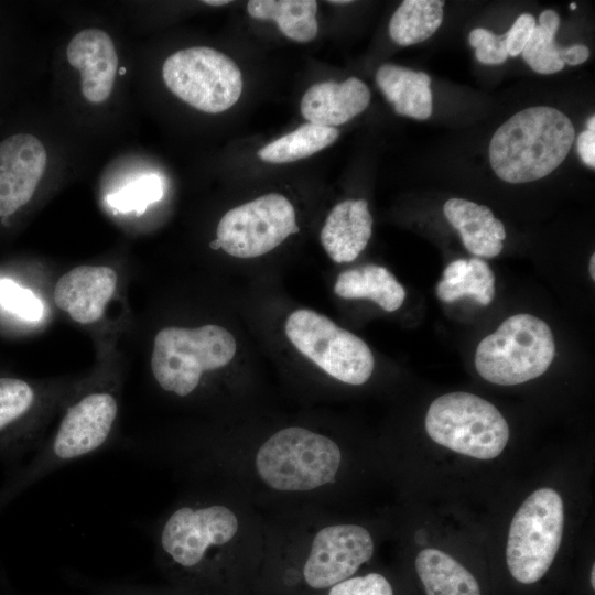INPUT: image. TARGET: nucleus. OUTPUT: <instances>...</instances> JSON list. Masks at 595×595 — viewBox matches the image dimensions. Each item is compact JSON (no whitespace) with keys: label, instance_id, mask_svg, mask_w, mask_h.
I'll use <instances>...</instances> for the list:
<instances>
[{"label":"nucleus","instance_id":"18","mask_svg":"<svg viewBox=\"0 0 595 595\" xmlns=\"http://www.w3.org/2000/svg\"><path fill=\"white\" fill-rule=\"evenodd\" d=\"M372 217L365 199H346L333 207L321 231V242L335 262H350L366 248Z\"/></svg>","mask_w":595,"mask_h":595},{"label":"nucleus","instance_id":"19","mask_svg":"<svg viewBox=\"0 0 595 595\" xmlns=\"http://www.w3.org/2000/svg\"><path fill=\"white\" fill-rule=\"evenodd\" d=\"M443 213L469 252L485 258H494L501 252L505 226L487 206L464 198H450Z\"/></svg>","mask_w":595,"mask_h":595},{"label":"nucleus","instance_id":"17","mask_svg":"<svg viewBox=\"0 0 595 595\" xmlns=\"http://www.w3.org/2000/svg\"><path fill=\"white\" fill-rule=\"evenodd\" d=\"M370 90L357 77L312 85L301 99V113L311 123L336 127L361 113L369 105Z\"/></svg>","mask_w":595,"mask_h":595},{"label":"nucleus","instance_id":"31","mask_svg":"<svg viewBox=\"0 0 595 595\" xmlns=\"http://www.w3.org/2000/svg\"><path fill=\"white\" fill-rule=\"evenodd\" d=\"M325 592L326 595H393L391 584L379 573L351 576Z\"/></svg>","mask_w":595,"mask_h":595},{"label":"nucleus","instance_id":"24","mask_svg":"<svg viewBox=\"0 0 595 595\" xmlns=\"http://www.w3.org/2000/svg\"><path fill=\"white\" fill-rule=\"evenodd\" d=\"M444 1L405 0L392 14L389 34L399 45H412L428 40L443 21Z\"/></svg>","mask_w":595,"mask_h":595},{"label":"nucleus","instance_id":"32","mask_svg":"<svg viewBox=\"0 0 595 595\" xmlns=\"http://www.w3.org/2000/svg\"><path fill=\"white\" fill-rule=\"evenodd\" d=\"M468 42L475 48L476 58L483 64H502L509 57L505 35H495L489 30L477 28L469 33Z\"/></svg>","mask_w":595,"mask_h":595},{"label":"nucleus","instance_id":"44","mask_svg":"<svg viewBox=\"0 0 595 595\" xmlns=\"http://www.w3.org/2000/svg\"><path fill=\"white\" fill-rule=\"evenodd\" d=\"M570 8H571L572 10H574V9H576V4L573 2V3L570 4Z\"/></svg>","mask_w":595,"mask_h":595},{"label":"nucleus","instance_id":"34","mask_svg":"<svg viewBox=\"0 0 595 595\" xmlns=\"http://www.w3.org/2000/svg\"><path fill=\"white\" fill-rule=\"evenodd\" d=\"M577 152L581 160L589 167H595V132L585 130L577 138Z\"/></svg>","mask_w":595,"mask_h":595},{"label":"nucleus","instance_id":"16","mask_svg":"<svg viewBox=\"0 0 595 595\" xmlns=\"http://www.w3.org/2000/svg\"><path fill=\"white\" fill-rule=\"evenodd\" d=\"M117 280V273L109 267H76L58 279L54 289L55 304L77 323H94L102 316Z\"/></svg>","mask_w":595,"mask_h":595},{"label":"nucleus","instance_id":"43","mask_svg":"<svg viewBox=\"0 0 595 595\" xmlns=\"http://www.w3.org/2000/svg\"><path fill=\"white\" fill-rule=\"evenodd\" d=\"M328 2L333 3V4H345V3H350L351 1H349V0H345V1L344 0H339V1L334 0V1H328Z\"/></svg>","mask_w":595,"mask_h":595},{"label":"nucleus","instance_id":"7","mask_svg":"<svg viewBox=\"0 0 595 595\" xmlns=\"http://www.w3.org/2000/svg\"><path fill=\"white\" fill-rule=\"evenodd\" d=\"M424 425L435 443L478 459L497 457L509 440V426L500 411L469 392L436 398L428 409Z\"/></svg>","mask_w":595,"mask_h":595},{"label":"nucleus","instance_id":"5","mask_svg":"<svg viewBox=\"0 0 595 595\" xmlns=\"http://www.w3.org/2000/svg\"><path fill=\"white\" fill-rule=\"evenodd\" d=\"M236 347L230 332L218 325L165 327L154 338L152 374L164 391L185 398L197 389L205 371L229 364Z\"/></svg>","mask_w":595,"mask_h":595},{"label":"nucleus","instance_id":"23","mask_svg":"<svg viewBox=\"0 0 595 595\" xmlns=\"http://www.w3.org/2000/svg\"><path fill=\"white\" fill-rule=\"evenodd\" d=\"M247 11L255 19L275 21L292 41L306 43L317 35V2L314 0H250Z\"/></svg>","mask_w":595,"mask_h":595},{"label":"nucleus","instance_id":"33","mask_svg":"<svg viewBox=\"0 0 595 595\" xmlns=\"http://www.w3.org/2000/svg\"><path fill=\"white\" fill-rule=\"evenodd\" d=\"M536 25L532 14L523 13L518 17L509 31L504 34L508 56L516 57L521 54Z\"/></svg>","mask_w":595,"mask_h":595},{"label":"nucleus","instance_id":"28","mask_svg":"<svg viewBox=\"0 0 595 595\" xmlns=\"http://www.w3.org/2000/svg\"><path fill=\"white\" fill-rule=\"evenodd\" d=\"M554 34L536 25L529 41L521 52L527 64L539 74H553L564 67L559 56V45Z\"/></svg>","mask_w":595,"mask_h":595},{"label":"nucleus","instance_id":"8","mask_svg":"<svg viewBox=\"0 0 595 595\" xmlns=\"http://www.w3.org/2000/svg\"><path fill=\"white\" fill-rule=\"evenodd\" d=\"M564 528L561 496L552 488L533 491L513 516L506 560L512 577L522 584L541 580L560 548Z\"/></svg>","mask_w":595,"mask_h":595},{"label":"nucleus","instance_id":"22","mask_svg":"<svg viewBox=\"0 0 595 595\" xmlns=\"http://www.w3.org/2000/svg\"><path fill=\"white\" fill-rule=\"evenodd\" d=\"M415 570L426 595H480L478 582L451 555L437 549H423Z\"/></svg>","mask_w":595,"mask_h":595},{"label":"nucleus","instance_id":"9","mask_svg":"<svg viewBox=\"0 0 595 595\" xmlns=\"http://www.w3.org/2000/svg\"><path fill=\"white\" fill-rule=\"evenodd\" d=\"M166 87L197 110L219 113L240 98L242 76L224 53L206 46L180 50L162 66Z\"/></svg>","mask_w":595,"mask_h":595},{"label":"nucleus","instance_id":"45","mask_svg":"<svg viewBox=\"0 0 595 595\" xmlns=\"http://www.w3.org/2000/svg\"><path fill=\"white\" fill-rule=\"evenodd\" d=\"M125 72H126V69H125V68H120V69H119V75H123V74H125Z\"/></svg>","mask_w":595,"mask_h":595},{"label":"nucleus","instance_id":"11","mask_svg":"<svg viewBox=\"0 0 595 595\" xmlns=\"http://www.w3.org/2000/svg\"><path fill=\"white\" fill-rule=\"evenodd\" d=\"M298 231L290 201L270 193L228 210L218 223L216 239L232 257L256 258Z\"/></svg>","mask_w":595,"mask_h":595},{"label":"nucleus","instance_id":"38","mask_svg":"<svg viewBox=\"0 0 595 595\" xmlns=\"http://www.w3.org/2000/svg\"><path fill=\"white\" fill-rule=\"evenodd\" d=\"M230 1L229 0H205L203 1V3H206L208 6H224V4H228Z\"/></svg>","mask_w":595,"mask_h":595},{"label":"nucleus","instance_id":"35","mask_svg":"<svg viewBox=\"0 0 595 595\" xmlns=\"http://www.w3.org/2000/svg\"><path fill=\"white\" fill-rule=\"evenodd\" d=\"M559 56L564 64L578 65L589 57V48L583 44H574L569 47L559 46Z\"/></svg>","mask_w":595,"mask_h":595},{"label":"nucleus","instance_id":"1","mask_svg":"<svg viewBox=\"0 0 595 595\" xmlns=\"http://www.w3.org/2000/svg\"><path fill=\"white\" fill-rule=\"evenodd\" d=\"M240 529L239 516L225 502L205 497L181 501L156 528L158 564L178 589L210 595L221 561Z\"/></svg>","mask_w":595,"mask_h":595},{"label":"nucleus","instance_id":"14","mask_svg":"<svg viewBox=\"0 0 595 595\" xmlns=\"http://www.w3.org/2000/svg\"><path fill=\"white\" fill-rule=\"evenodd\" d=\"M39 393L35 388L19 378H0V463L9 470L19 467L24 458L40 446L33 415Z\"/></svg>","mask_w":595,"mask_h":595},{"label":"nucleus","instance_id":"29","mask_svg":"<svg viewBox=\"0 0 595 595\" xmlns=\"http://www.w3.org/2000/svg\"><path fill=\"white\" fill-rule=\"evenodd\" d=\"M0 305L31 322L39 321L44 309L41 300L31 290L8 278H0Z\"/></svg>","mask_w":595,"mask_h":595},{"label":"nucleus","instance_id":"12","mask_svg":"<svg viewBox=\"0 0 595 595\" xmlns=\"http://www.w3.org/2000/svg\"><path fill=\"white\" fill-rule=\"evenodd\" d=\"M374 550L372 537L361 526H324L309 543L300 569L301 581L312 591L325 592L354 576L371 559Z\"/></svg>","mask_w":595,"mask_h":595},{"label":"nucleus","instance_id":"13","mask_svg":"<svg viewBox=\"0 0 595 595\" xmlns=\"http://www.w3.org/2000/svg\"><path fill=\"white\" fill-rule=\"evenodd\" d=\"M46 163V150L33 134L17 133L0 142V217L32 198Z\"/></svg>","mask_w":595,"mask_h":595},{"label":"nucleus","instance_id":"36","mask_svg":"<svg viewBox=\"0 0 595 595\" xmlns=\"http://www.w3.org/2000/svg\"><path fill=\"white\" fill-rule=\"evenodd\" d=\"M560 25V18L553 10H544L539 17V26L555 35Z\"/></svg>","mask_w":595,"mask_h":595},{"label":"nucleus","instance_id":"30","mask_svg":"<svg viewBox=\"0 0 595 595\" xmlns=\"http://www.w3.org/2000/svg\"><path fill=\"white\" fill-rule=\"evenodd\" d=\"M73 582L88 595H194L178 588L171 593L134 584L96 582L75 574Z\"/></svg>","mask_w":595,"mask_h":595},{"label":"nucleus","instance_id":"15","mask_svg":"<svg viewBox=\"0 0 595 595\" xmlns=\"http://www.w3.org/2000/svg\"><path fill=\"white\" fill-rule=\"evenodd\" d=\"M66 57L80 73L85 99L94 104L108 99L118 71V55L111 37L99 29L83 30L68 43Z\"/></svg>","mask_w":595,"mask_h":595},{"label":"nucleus","instance_id":"6","mask_svg":"<svg viewBox=\"0 0 595 595\" xmlns=\"http://www.w3.org/2000/svg\"><path fill=\"white\" fill-rule=\"evenodd\" d=\"M554 354L549 325L532 314L521 313L505 320L480 340L475 367L482 378L491 383L515 386L544 374Z\"/></svg>","mask_w":595,"mask_h":595},{"label":"nucleus","instance_id":"10","mask_svg":"<svg viewBox=\"0 0 595 595\" xmlns=\"http://www.w3.org/2000/svg\"><path fill=\"white\" fill-rule=\"evenodd\" d=\"M285 334L300 353L342 382L363 385L374 371L368 345L315 311L301 309L291 313Z\"/></svg>","mask_w":595,"mask_h":595},{"label":"nucleus","instance_id":"4","mask_svg":"<svg viewBox=\"0 0 595 595\" xmlns=\"http://www.w3.org/2000/svg\"><path fill=\"white\" fill-rule=\"evenodd\" d=\"M342 462V450L335 441L302 426L277 431L252 456L255 475L277 493L324 488L336 480Z\"/></svg>","mask_w":595,"mask_h":595},{"label":"nucleus","instance_id":"20","mask_svg":"<svg viewBox=\"0 0 595 595\" xmlns=\"http://www.w3.org/2000/svg\"><path fill=\"white\" fill-rule=\"evenodd\" d=\"M376 83L398 115L418 120L431 116L432 90L428 74L385 64L377 71Z\"/></svg>","mask_w":595,"mask_h":595},{"label":"nucleus","instance_id":"40","mask_svg":"<svg viewBox=\"0 0 595 595\" xmlns=\"http://www.w3.org/2000/svg\"><path fill=\"white\" fill-rule=\"evenodd\" d=\"M587 130L595 132V117L592 116L587 121Z\"/></svg>","mask_w":595,"mask_h":595},{"label":"nucleus","instance_id":"27","mask_svg":"<svg viewBox=\"0 0 595 595\" xmlns=\"http://www.w3.org/2000/svg\"><path fill=\"white\" fill-rule=\"evenodd\" d=\"M163 195L162 178L156 174H149L109 194L107 201L111 207L119 212L136 210L138 214H143L150 204L159 202Z\"/></svg>","mask_w":595,"mask_h":595},{"label":"nucleus","instance_id":"39","mask_svg":"<svg viewBox=\"0 0 595 595\" xmlns=\"http://www.w3.org/2000/svg\"><path fill=\"white\" fill-rule=\"evenodd\" d=\"M589 274L591 278L595 280V253H593L589 259Z\"/></svg>","mask_w":595,"mask_h":595},{"label":"nucleus","instance_id":"41","mask_svg":"<svg viewBox=\"0 0 595 595\" xmlns=\"http://www.w3.org/2000/svg\"><path fill=\"white\" fill-rule=\"evenodd\" d=\"M595 565L592 566V572H591V584H592V587L594 588L595 587Z\"/></svg>","mask_w":595,"mask_h":595},{"label":"nucleus","instance_id":"42","mask_svg":"<svg viewBox=\"0 0 595 595\" xmlns=\"http://www.w3.org/2000/svg\"><path fill=\"white\" fill-rule=\"evenodd\" d=\"M209 246L212 249H215V250L220 248V244L217 239L213 240Z\"/></svg>","mask_w":595,"mask_h":595},{"label":"nucleus","instance_id":"26","mask_svg":"<svg viewBox=\"0 0 595 595\" xmlns=\"http://www.w3.org/2000/svg\"><path fill=\"white\" fill-rule=\"evenodd\" d=\"M436 295L443 302H454L470 296L482 305H488L495 295V275L487 262L478 258L468 260L466 274L456 284L440 281Z\"/></svg>","mask_w":595,"mask_h":595},{"label":"nucleus","instance_id":"21","mask_svg":"<svg viewBox=\"0 0 595 595\" xmlns=\"http://www.w3.org/2000/svg\"><path fill=\"white\" fill-rule=\"evenodd\" d=\"M334 292L343 299H367L387 312L397 311L405 299L404 288L385 267L366 264L338 274Z\"/></svg>","mask_w":595,"mask_h":595},{"label":"nucleus","instance_id":"25","mask_svg":"<svg viewBox=\"0 0 595 595\" xmlns=\"http://www.w3.org/2000/svg\"><path fill=\"white\" fill-rule=\"evenodd\" d=\"M338 136L336 128L306 122L261 148L258 156L269 163L294 162L327 148Z\"/></svg>","mask_w":595,"mask_h":595},{"label":"nucleus","instance_id":"2","mask_svg":"<svg viewBox=\"0 0 595 595\" xmlns=\"http://www.w3.org/2000/svg\"><path fill=\"white\" fill-rule=\"evenodd\" d=\"M118 412V400L110 391H89L74 401L52 437L29 461L8 472L0 486V513L47 475L101 450L111 437Z\"/></svg>","mask_w":595,"mask_h":595},{"label":"nucleus","instance_id":"37","mask_svg":"<svg viewBox=\"0 0 595 595\" xmlns=\"http://www.w3.org/2000/svg\"><path fill=\"white\" fill-rule=\"evenodd\" d=\"M0 595H18V594H15L11 589L10 585H8L3 578H0Z\"/></svg>","mask_w":595,"mask_h":595},{"label":"nucleus","instance_id":"3","mask_svg":"<svg viewBox=\"0 0 595 595\" xmlns=\"http://www.w3.org/2000/svg\"><path fill=\"white\" fill-rule=\"evenodd\" d=\"M574 137L573 125L562 111L544 106L523 109L494 133L491 169L511 184L540 180L564 161Z\"/></svg>","mask_w":595,"mask_h":595}]
</instances>
